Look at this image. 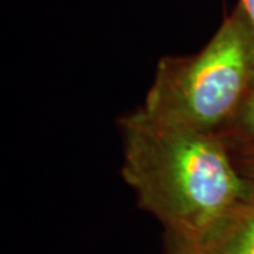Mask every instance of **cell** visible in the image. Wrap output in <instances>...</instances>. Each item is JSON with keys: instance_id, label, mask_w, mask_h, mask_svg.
Here are the masks:
<instances>
[{"instance_id": "1", "label": "cell", "mask_w": 254, "mask_h": 254, "mask_svg": "<svg viewBox=\"0 0 254 254\" xmlns=\"http://www.w3.org/2000/svg\"><path fill=\"white\" fill-rule=\"evenodd\" d=\"M119 131L123 180L138 206L165 227L168 242L190 240L254 196L218 134L167 122L143 106L120 118Z\"/></svg>"}, {"instance_id": "2", "label": "cell", "mask_w": 254, "mask_h": 254, "mask_svg": "<svg viewBox=\"0 0 254 254\" xmlns=\"http://www.w3.org/2000/svg\"><path fill=\"white\" fill-rule=\"evenodd\" d=\"M254 91V30L240 4L199 53L163 57L141 105L167 122L219 134Z\"/></svg>"}, {"instance_id": "3", "label": "cell", "mask_w": 254, "mask_h": 254, "mask_svg": "<svg viewBox=\"0 0 254 254\" xmlns=\"http://www.w3.org/2000/svg\"><path fill=\"white\" fill-rule=\"evenodd\" d=\"M168 254H254V196L232 206L190 240L168 242Z\"/></svg>"}, {"instance_id": "4", "label": "cell", "mask_w": 254, "mask_h": 254, "mask_svg": "<svg viewBox=\"0 0 254 254\" xmlns=\"http://www.w3.org/2000/svg\"><path fill=\"white\" fill-rule=\"evenodd\" d=\"M230 151L254 144V91L249 95L235 119L218 134Z\"/></svg>"}, {"instance_id": "5", "label": "cell", "mask_w": 254, "mask_h": 254, "mask_svg": "<svg viewBox=\"0 0 254 254\" xmlns=\"http://www.w3.org/2000/svg\"><path fill=\"white\" fill-rule=\"evenodd\" d=\"M232 154L240 173L243 174L254 187V144L233 150Z\"/></svg>"}, {"instance_id": "6", "label": "cell", "mask_w": 254, "mask_h": 254, "mask_svg": "<svg viewBox=\"0 0 254 254\" xmlns=\"http://www.w3.org/2000/svg\"><path fill=\"white\" fill-rule=\"evenodd\" d=\"M239 4H240V7L246 13V16H247L254 30V0H240Z\"/></svg>"}]
</instances>
